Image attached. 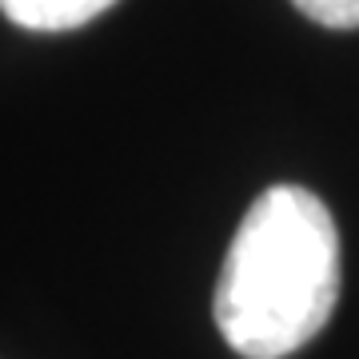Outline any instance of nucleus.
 <instances>
[{
    "label": "nucleus",
    "instance_id": "f257e3e1",
    "mask_svg": "<svg viewBox=\"0 0 359 359\" xmlns=\"http://www.w3.org/2000/svg\"><path fill=\"white\" fill-rule=\"evenodd\" d=\"M339 299V231L323 200L276 184L248 208L216 283V323L244 359H283L323 332Z\"/></svg>",
    "mask_w": 359,
    "mask_h": 359
},
{
    "label": "nucleus",
    "instance_id": "f03ea898",
    "mask_svg": "<svg viewBox=\"0 0 359 359\" xmlns=\"http://www.w3.org/2000/svg\"><path fill=\"white\" fill-rule=\"evenodd\" d=\"M116 0H0V13L32 32H68L108 13Z\"/></svg>",
    "mask_w": 359,
    "mask_h": 359
},
{
    "label": "nucleus",
    "instance_id": "7ed1b4c3",
    "mask_svg": "<svg viewBox=\"0 0 359 359\" xmlns=\"http://www.w3.org/2000/svg\"><path fill=\"white\" fill-rule=\"evenodd\" d=\"M292 4L323 28H359V0H292Z\"/></svg>",
    "mask_w": 359,
    "mask_h": 359
}]
</instances>
